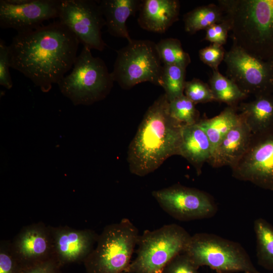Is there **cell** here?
Here are the masks:
<instances>
[{
	"instance_id": "obj_1",
	"label": "cell",
	"mask_w": 273,
	"mask_h": 273,
	"mask_svg": "<svg viewBox=\"0 0 273 273\" xmlns=\"http://www.w3.org/2000/svg\"><path fill=\"white\" fill-rule=\"evenodd\" d=\"M79 43L59 21L17 33L9 46L11 68L48 93L73 67Z\"/></svg>"
},
{
	"instance_id": "obj_24",
	"label": "cell",
	"mask_w": 273,
	"mask_h": 273,
	"mask_svg": "<svg viewBox=\"0 0 273 273\" xmlns=\"http://www.w3.org/2000/svg\"><path fill=\"white\" fill-rule=\"evenodd\" d=\"M256 239L258 263L268 270H273V225L265 219L258 218L254 221Z\"/></svg>"
},
{
	"instance_id": "obj_9",
	"label": "cell",
	"mask_w": 273,
	"mask_h": 273,
	"mask_svg": "<svg viewBox=\"0 0 273 273\" xmlns=\"http://www.w3.org/2000/svg\"><path fill=\"white\" fill-rule=\"evenodd\" d=\"M223 61L226 77L247 96L273 95V61L256 57L233 42Z\"/></svg>"
},
{
	"instance_id": "obj_8",
	"label": "cell",
	"mask_w": 273,
	"mask_h": 273,
	"mask_svg": "<svg viewBox=\"0 0 273 273\" xmlns=\"http://www.w3.org/2000/svg\"><path fill=\"white\" fill-rule=\"evenodd\" d=\"M111 72L113 80L123 89L150 82L162 86L163 65L156 43L147 39H131L117 51Z\"/></svg>"
},
{
	"instance_id": "obj_33",
	"label": "cell",
	"mask_w": 273,
	"mask_h": 273,
	"mask_svg": "<svg viewBox=\"0 0 273 273\" xmlns=\"http://www.w3.org/2000/svg\"><path fill=\"white\" fill-rule=\"evenodd\" d=\"M10 66L9 46L0 39V84L10 89L13 82L9 72Z\"/></svg>"
},
{
	"instance_id": "obj_5",
	"label": "cell",
	"mask_w": 273,
	"mask_h": 273,
	"mask_svg": "<svg viewBox=\"0 0 273 273\" xmlns=\"http://www.w3.org/2000/svg\"><path fill=\"white\" fill-rule=\"evenodd\" d=\"M114 81L105 62L95 57L83 47L77 56L71 73L58 82L61 93L75 106L90 105L104 100Z\"/></svg>"
},
{
	"instance_id": "obj_12",
	"label": "cell",
	"mask_w": 273,
	"mask_h": 273,
	"mask_svg": "<svg viewBox=\"0 0 273 273\" xmlns=\"http://www.w3.org/2000/svg\"><path fill=\"white\" fill-rule=\"evenodd\" d=\"M231 169L234 178L273 191V125L252 133L246 151Z\"/></svg>"
},
{
	"instance_id": "obj_6",
	"label": "cell",
	"mask_w": 273,
	"mask_h": 273,
	"mask_svg": "<svg viewBox=\"0 0 273 273\" xmlns=\"http://www.w3.org/2000/svg\"><path fill=\"white\" fill-rule=\"evenodd\" d=\"M191 235L183 227L169 224L139 235L136 256L126 273H162L177 255L184 253Z\"/></svg>"
},
{
	"instance_id": "obj_14",
	"label": "cell",
	"mask_w": 273,
	"mask_h": 273,
	"mask_svg": "<svg viewBox=\"0 0 273 273\" xmlns=\"http://www.w3.org/2000/svg\"><path fill=\"white\" fill-rule=\"evenodd\" d=\"M11 247L22 267L54 258L50 225L39 222L23 227Z\"/></svg>"
},
{
	"instance_id": "obj_21",
	"label": "cell",
	"mask_w": 273,
	"mask_h": 273,
	"mask_svg": "<svg viewBox=\"0 0 273 273\" xmlns=\"http://www.w3.org/2000/svg\"><path fill=\"white\" fill-rule=\"evenodd\" d=\"M242 120L237 106H227L218 115L200 119L197 123L208 136L213 152L226 134Z\"/></svg>"
},
{
	"instance_id": "obj_22",
	"label": "cell",
	"mask_w": 273,
	"mask_h": 273,
	"mask_svg": "<svg viewBox=\"0 0 273 273\" xmlns=\"http://www.w3.org/2000/svg\"><path fill=\"white\" fill-rule=\"evenodd\" d=\"M225 19L223 12L219 5L210 4L196 8L185 14L183 17L186 32L193 34Z\"/></svg>"
},
{
	"instance_id": "obj_11",
	"label": "cell",
	"mask_w": 273,
	"mask_h": 273,
	"mask_svg": "<svg viewBox=\"0 0 273 273\" xmlns=\"http://www.w3.org/2000/svg\"><path fill=\"white\" fill-rule=\"evenodd\" d=\"M152 195L165 212L181 221L211 218L218 211L211 195L179 184L154 191Z\"/></svg>"
},
{
	"instance_id": "obj_7",
	"label": "cell",
	"mask_w": 273,
	"mask_h": 273,
	"mask_svg": "<svg viewBox=\"0 0 273 273\" xmlns=\"http://www.w3.org/2000/svg\"><path fill=\"white\" fill-rule=\"evenodd\" d=\"M184 253L198 268L208 266L217 273H260L240 243L213 234L192 236Z\"/></svg>"
},
{
	"instance_id": "obj_28",
	"label": "cell",
	"mask_w": 273,
	"mask_h": 273,
	"mask_svg": "<svg viewBox=\"0 0 273 273\" xmlns=\"http://www.w3.org/2000/svg\"><path fill=\"white\" fill-rule=\"evenodd\" d=\"M184 95L195 105L215 101L209 84L198 78L186 81Z\"/></svg>"
},
{
	"instance_id": "obj_34",
	"label": "cell",
	"mask_w": 273,
	"mask_h": 273,
	"mask_svg": "<svg viewBox=\"0 0 273 273\" xmlns=\"http://www.w3.org/2000/svg\"><path fill=\"white\" fill-rule=\"evenodd\" d=\"M62 266L55 258L22 268L20 273H61Z\"/></svg>"
},
{
	"instance_id": "obj_16",
	"label": "cell",
	"mask_w": 273,
	"mask_h": 273,
	"mask_svg": "<svg viewBox=\"0 0 273 273\" xmlns=\"http://www.w3.org/2000/svg\"><path fill=\"white\" fill-rule=\"evenodd\" d=\"M179 11L177 0H143L139 10L138 24L145 30L164 33L178 20Z\"/></svg>"
},
{
	"instance_id": "obj_2",
	"label": "cell",
	"mask_w": 273,
	"mask_h": 273,
	"mask_svg": "<svg viewBox=\"0 0 273 273\" xmlns=\"http://www.w3.org/2000/svg\"><path fill=\"white\" fill-rule=\"evenodd\" d=\"M164 93L149 106L128 146L130 172L145 176L157 169L168 158L179 155L184 124L169 112Z\"/></svg>"
},
{
	"instance_id": "obj_15",
	"label": "cell",
	"mask_w": 273,
	"mask_h": 273,
	"mask_svg": "<svg viewBox=\"0 0 273 273\" xmlns=\"http://www.w3.org/2000/svg\"><path fill=\"white\" fill-rule=\"evenodd\" d=\"M54 257L62 267L83 262L94 249L99 235L89 229L78 230L68 226H50Z\"/></svg>"
},
{
	"instance_id": "obj_31",
	"label": "cell",
	"mask_w": 273,
	"mask_h": 273,
	"mask_svg": "<svg viewBox=\"0 0 273 273\" xmlns=\"http://www.w3.org/2000/svg\"><path fill=\"white\" fill-rule=\"evenodd\" d=\"M198 269L188 256L182 253L175 257L162 273H199Z\"/></svg>"
},
{
	"instance_id": "obj_29",
	"label": "cell",
	"mask_w": 273,
	"mask_h": 273,
	"mask_svg": "<svg viewBox=\"0 0 273 273\" xmlns=\"http://www.w3.org/2000/svg\"><path fill=\"white\" fill-rule=\"evenodd\" d=\"M21 264L14 254L11 241L2 240L0 243V273H20Z\"/></svg>"
},
{
	"instance_id": "obj_10",
	"label": "cell",
	"mask_w": 273,
	"mask_h": 273,
	"mask_svg": "<svg viewBox=\"0 0 273 273\" xmlns=\"http://www.w3.org/2000/svg\"><path fill=\"white\" fill-rule=\"evenodd\" d=\"M58 18L83 47L99 51L106 48L101 32L106 22L99 2L60 0Z\"/></svg>"
},
{
	"instance_id": "obj_4",
	"label": "cell",
	"mask_w": 273,
	"mask_h": 273,
	"mask_svg": "<svg viewBox=\"0 0 273 273\" xmlns=\"http://www.w3.org/2000/svg\"><path fill=\"white\" fill-rule=\"evenodd\" d=\"M139 237L128 218L106 225L83 261L86 273H126Z\"/></svg>"
},
{
	"instance_id": "obj_19",
	"label": "cell",
	"mask_w": 273,
	"mask_h": 273,
	"mask_svg": "<svg viewBox=\"0 0 273 273\" xmlns=\"http://www.w3.org/2000/svg\"><path fill=\"white\" fill-rule=\"evenodd\" d=\"M99 4L105 18L108 32L112 36L125 38L130 37L126 22L128 18L139 11L141 0H102Z\"/></svg>"
},
{
	"instance_id": "obj_18",
	"label": "cell",
	"mask_w": 273,
	"mask_h": 273,
	"mask_svg": "<svg viewBox=\"0 0 273 273\" xmlns=\"http://www.w3.org/2000/svg\"><path fill=\"white\" fill-rule=\"evenodd\" d=\"M212 153L208 136L197 123L184 125L179 155L192 165L198 175L202 172L204 164L208 162Z\"/></svg>"
},
{
	"instance_id": "obj_32",
	"label": "cell",
	"mask_w": 273,
	"mask_h": 273,
	"mask_svg": "<svg viewBox=\"0 0 273 273\" xmlns=\"http://www.w3.org/2000/svg\"><path fill=\"white\" fill-rule=\"evenodd\" d=\"M230 30V24L225 19L222 22L214 24L206 29L205 39L211 43L223 46L226 43Z\"/></svg>"
},
{
	"instance_id": "obj_17",
	"label": "cell",
	"mask_w": 273,
	"mask_h": 273,
	"mask_svg": "<svg viewBox=\"0 0 273 273\" xmlns=\"http://www.w3.org/2000/svg\"><path fill=\"white\" fill-rule=\"evenodd\" d=\"M252 133L243 120L230 130L214 150L208 163L213 167L232 168L246 151Z\"/></svg>"
},
{
	"instance_id": "obj_13",
	"label": "cell",
	"mask_w": 273,
	"mask_h": 273,
	"mask_svg": "<svg viewBox=\"0 0 273 273\" xmlns=\"http://www.w3.org/2000/svg\"><path fill=\"white\" fill-rule=\"evenodd\" d=\"M60 0H29L21 5L0 1V26L18 33L35 29L46 20L58 18Z\"/></svg>"
},
{
	"instance_id": "obj_25",
	"label": "cell",
	"mask_w": 273,
	"mask_h": 273,
	"mask_svg": "<svg viewBox=\"0 0 273 273\" xmlns=\"http://www.w3.org/2000/svg\"><path fill=\"white\" fill-rule=\"evenodd\" d=\"M156 45L163 65H176L186 69L190 64V56L184 50L179 39L166 38L160 40Z\"/></svg>"
},
{
	"instance_id": "obj_27",
	"label": "cell",
	"mask_w": 273,
	"mask_h": 273,
	"mask_svg": "<svg viewBox=\"0 0 273 273\" xmlns=\"http://www.w3.org/2000/svg\"><path fill=\"white\" fill-rule=\"evenodd\" d=\"M169 108L171 116L184 125L195 124L200 119L195 104L185 95L170 102Z\"/></svg>"
},
{
	"instance_id": "obj_20",
	"label": "cell",
	"mask_w": 273,
	"mask_h": 273,
	"mask_svg": "<svg viewBox=\"0 0 273 273\" xmlns=\"http://www.w3.org/2000/svg\"><path fill=\"white\" fill-rule=\"evenodd\" d=\"M237 108L252 133L273 125V95H261L252 101L242 102Z\"/></svg>"
},
{
	"instance_id": "obj_26",
	"label": "cell",
	"mask_w": 273,
	"mask_h": 273,
	"mask_svg": "<svg viewBox=\"0 0 273 273\" xmlns=\"http://www.w3.org/2000/svg\"><path fill=\"white\" fill-rule=\"evenodd\" d=\"M186 69L176 65H163L162 87L169 102L184 95Z\"/></svg>"
},
{
	"instance_id": "obj_30",
	"label": "cell",
	"mask_w": 273,
	"mask_h": 273,
	"mask_svg": "<svg viewBox=\"0 0 273 273\" xmlns=\"http://www.w3.org/2000/svg\"><path fill=\"white\" fill-rule=\"evenodd\" d=\"M225 52L222 46L211 43L199 51L200 60L211 67L212 70H218V66L223 61Z\"/></svg>"
},
{
	"instance_id": "obj_23",
	"label": "cell",
	"mask_w": 273,
	"mask_h": 273,
	"mask_svg": "<svg viewBox=\"0 0 273 273\" xmlns=\"http://www.w3.org/2000/svg\"><path fill=\"white\" fill-rule=\"evenodd\" d=\"M215 101L229 106H238L248 96L243 93L232 80L217 70H212L208 83Z\"/></svg>"
},
{
	"instance_id": "obj_3",
	"label": "cell",
	"mask_w": 273,
	"mask_h": 273,
	"mask_svg": "<svg viewBox=\"0 0 273 273\" xmlns=\"http://www.w3.org/2000/svg\"><path fill=\"white\" fill-rule=\"evenodd\" d=\"M233 42L259 59L273 61V0H219Z\"/></svg>"
}]
</instances>
